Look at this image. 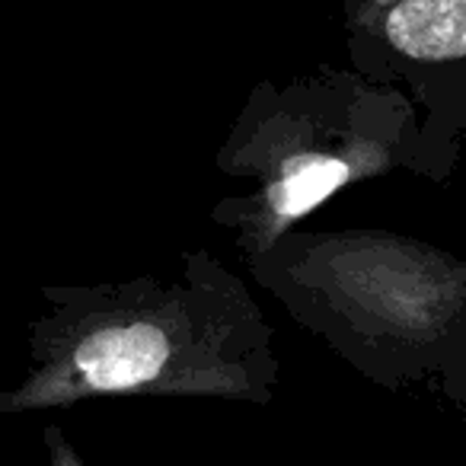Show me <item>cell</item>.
<instances>
[{"label": "cell", "instance_id": "obj_1", "mask_svg": "<svg viewBox=\"0 0 466 466\" xmlns=\"http://www.w3.org/2000/svg\"><path fill=\"white\" fill-rule=\"evenodd\" d=\"M48 310L29 323V374L0 412H48L93 396H205L266 402L279 358L262 307L211 253L182 272L112 285H46Z\"/></svg>", "mask_w": 466, "mask_h": 466}, {"label": "cell", "instance_id": "obj_2", "mask_svg": "<svg viewBox=\"0 0 466 466\" xmlns=\"http://www.w3.org/2000/svg\"><path fill=\"white\" fill-rule=\"evenodd\" d=\"M253 279L383 390L466 377V259L393 230L294 227Z\"/></svg>", "mask_w": 466, "mask_h": 466}, {"label": "cell", "instance_id": "obj_3", "mask_svg": "<svg viewBox=\"0 0 466 466\" xmlns=\"http://www.w3.org/2000/svg\"><path fill=\"white\" fill-rule=\"evenodd\" d=\"M214 163L230 179L253 182L249 192L220 198L211 211L247 262L266 256L345 186L393 169L431 179L419 106L358 71H317L288 84L262 80Z\"/></svg>", "mask_w": 466, "mask_h": 466}, {"label": "cell", "instance_id": "obj_4", "mask_svg": "<svg viewBox=\"0 0 466 466\" xmlns=\"http://www.w3.org/2000/svg\"><path fill=\"white\" fill-rule=\"evenodd\" d=\"M345 35L358 74L419 106L431 179L444 182L466 135V0H349Z\"/></svg>", "mask_w": 466, "mask_h": 466}, {"label": "cell", "instance_id": "obj_5", "mask_svg": "<svg viewBox=\"0 0 466 466\" xmlns=\"http://www.w3.org/2000/svg\"><path fill=\"white\" fill-rule=\"evenodd\" d=\"M46 447L52 451V460H48V466H84L77 457H74V451L67 447V441L61 438L58 428H48V431H46Z\"/></svg>", "mask_w": 466, "mask_h": 466}, {"label": "cell", "instance_id": "obj_6", "mask_svg": "<svg viewBox=\"0 0 466 466\" xmlns=\"http://www.w3.org/2000/svg\"><path fill=\"white\" fill-rule=\"evenodd\" d=\"M447 400H451L453 402V406H457L460 409V412H463L466 415V377H463V380H460V383H453V387L451 390H447Z\"/></svg>", "mask_w": 466, "mask_h": 466}]
</instances>
